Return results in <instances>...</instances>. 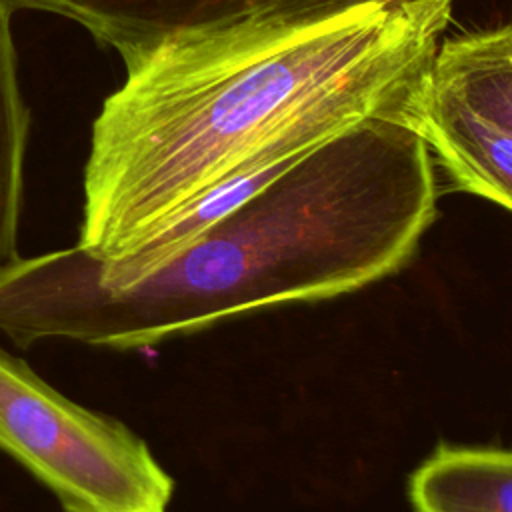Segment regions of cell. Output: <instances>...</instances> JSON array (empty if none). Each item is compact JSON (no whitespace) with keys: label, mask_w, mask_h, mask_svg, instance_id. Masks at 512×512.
<instances>
[{"label":"cell","mask_w":512,"mask_h":512,"mask_svg":"<svg viewBox=\"0 0 512 512\" xmlns=\"http://www.w3.org/2000/svg\"><path fill=\"white\" fill-rule=\"evenodd\" d=\"M404 0H252L248 12L290 20V22H314L326 20L338 14H346L356 8L372 4H398Z\"/></svg>","instance_id":"obj_9"},{"label":"cell","mask_w":512,"mask_h":512,"mask_svg":"<svg viewBox=\"0 0 512 512\" xmlns=\"http://www.w3.org/2000/svg\"><path fill=\"white\" fill-rule=\"evenodd\" d=\"M452 0L372 4L326 20L246 12L126 56L92 122L78 246L130 254L294 114L346 86L430 66Z\"/></svg>","instance_id":"obj_2"},{"label":"cell","mask_w":512,"mask_h":512,"mask_svg":"<svg viewBox=\"0 0 512 512\" xmlns=\"http://www.w3.org/2000/svg\"><path fill=\"white\" fill-rule=\"evenodd\" d=\"M14 14L8 2L0 0V274L20 258L16 244L30 132V110L18 80Z\"/></svg>","instance_id":"obj_8"},{"label":"cell","mask_w":512,"mask_h":512,"mask_svg":"<svg viewBox=\"0 0 512 512\" xmlns=\"http://www.w3.org/2000/svg\"><path fill=\"white\" fill-rule=\"evenodd\" d=\"M414 512H512V450L438 446L410 476Z\"/></svg>","instance_id":"obj_6"},{"label":"cell","mask_w":512,"mask_h":512,"mask_svg":"<svg viewBox=\"0 0 512 512\" xmlns=\"http://www.w3.org/2000/svg\"><path fill=\"white\" fill-rule=\"evenodd\" d=\"M432 154L412 110L332 134L188 246L108 280L90 252L20 258L0 278V332L144 348L288 302L324 300L400 270L436 218Z\"/></svg>","instance_id":"obj_1"},{"label":"cell","mask_w":512,"mask_h":512,"mask_svg":"<svg viewBox=\"0 0 512 512\" xmlns=\"http://www.w3.org/2000/svg\"><path fill=\"white\" fill-rule=\"evenodd\" d=\"M424 84L512 128V24L440 40Z\"/></svg>","instance_id":"obj_7"},{"label":"cell","mask_w":512,"mask_h":512,"mask_svg":"<svg viewBox=\"0 0 512 512\" xmlns=\"http://www.w3.org/2000/svg\"><path fill=\"white\" fill-rule=\"evenodd\" d=\"M0 450L66 512H166L174 480L120 420L88 410L0 348Z\"/></svg>","instance_id":"obj_3"},{"label":"cell","mask_w":512,"mask_h":512,"mask_svg":"<svg viewBox=\"0 0 512 512\" xmlns=\"http://www.w3.org/2000/svg\"><path fill=\"white\" fill-rule=\"evenodd\" d=\"M16 10H40L84 26L122 56L174 30L246 14L252 0H6Z\"/></svg>","instance_id":"obj_5"},{"label":"cell","mask_w":512,"mask_h":512,"mask_svg":"<svg viewBox=\"0 0 512 512\" xmlns=\"http://www.w3.org/2000/svg\"><path fill=\"white\" fill-rule=\"evenodd\" d=\"M414 124L452 184L512 212V128L420 84Z\"/></svg>","instance_id":"obj_4"}]
</instances>
